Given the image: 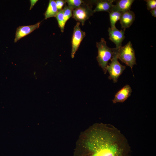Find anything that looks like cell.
<instances>
[{
	"instance_id": "obj_3",
	"label": "cell",
	"mask_w": 156,
	"mask_h": 156,
	"mask_svg": "<svg viewBox=\"0 0 156 156\" xmlns=\"http://www.w3.org/2000/svg\"><path fill=\"white\" fill-rule=\"evenodd\" d=\"M114 50L118 59L132 70L133 66L136 64V63L135 51L131 42L129 41L118 49L114 48Z\"/></svg>"
},
{
	"instance_id": "obj_13",
	"label": "cell",
	"mask_w": 156,
	"mask_h": 156,
	"mask_svg": "<svg viewBox=\"0 0 156 156\" xmlns=\"http://www.w3.org/2000/svg\"><path fill=\"white\" fill-rule=\"evenodd\" d=\"M58 12L55 1L50 0L44 14L45 19H46L49 18L55 17Z\"/></svg>"
},
{
	"instance_id": "obj_8",
	"label": "cell",
	"mask_w": 156,
	"mask_h": 156,
	"mask_svg": "<svg viewBox=\"0 0 156 156\" xmlns=\"http://www.w3.org/2000/svg\"><path fill=\"white\" fill-rule=\"evenodd\" d=\"M40 22L31 25L20 26L16 29L14 42H16L23 37L34 31L39 27Z\"/></svg>"
},
{
	"instance_id": "obj_4",
	"label": "cell",
	"mask_w": 156,
	"mask_h": 156,
	"mask_svg": "<svg viewBox=\"0 0 156 156\" xmlns=\"http://www.w3.org/2000/svg\"><path fill=\"white\" fill-rule=\"evenodd\" d=\"M93 4V1H84L80 7L72 10L73 18L84 25L85 22L94 13L92 10Z\"/></svg>"
},
{
	"instance_id": "obj_9",
	"label": "cell",
	"mask_w": 156,
	"mask_h": 156,
	"mask_svg": "<svg viewBox=\"0 0 156 156\" xmlns=\"http://www.w3.org/2000/svg\"><path fill=\"white\" fill-rule=\"evenodd\" d=\"M135 18L134 13L130 10L122 13L120 19L121 28L124 31L129 28L134 22Z\"/></svg>"
},
{
	"instance_id": "obj_7",
	"label": "cell",
	"mask_w": 156,
	"mask_h": 156,
	"mask_svg": "<svg viewBox=\"0 0 156 156\" xmlns=\"http://www.w3.org/2000/svg\"><path fill=\"white\" fill-rule=\"evenodd\" d=\"M125 31L123 29L119 30L116 27L113 29L108 28L109 39L115 44L116 49L122 46V42L125 38Z\"/></svg>"
},
{
	"instance_id": "obj_18",
	"label": "cell",
	"mask_w": 156,
	"mask_h": 156,
	"mask_svg": "<svg viewBox=\"0 0 156 156\" xmlns=\"http://www.w3.org/2000/svg\"><path fill=\"white\" fill-rule=\"evenodd\" d=\"M146 3L147 9L148 10L156 8V0H144Z\"/></svg>"
},
{
	"instance_id": "obj_10",
	"label": "cell",
	"mask_w": 156,
	"mask_h": 156,
	"mask_svg": "<svg viewBox=\"0 0 156 156\" xmlns=\"http://www.w3.org/2000/svg\"><path fill=\"white\" fill-rule=\"evenodd\" d=\"M132 92L131 87L127 84L116 93L112 101L113 103H116L124 102L130 97Z\"/></svg>"
},
{
	"instance_id": "obj_11",
	"label": "cell",
	"mask_w": 156,
	"mask_h": 156,
	"mask_svg": "<svg viewBox=\"0 0 156 156\" xmlns=\"http://www.w3.org/2000/svg\"><path fill=\"white\" fill-rule=\"evenodd\" d=\"M114 0H99L93 1L96 7L93 10L94 13L99 12H110L114 5Z\"/></svg>"
},
{
	"instance_id": "obj_17",
	"label": "cell",
	"mask_w": 156,
	"mask_h": 156,
	"mask_svg": "<svg viewBox=\"0 0 156 156\" xmlns=\"http://www.w3.org/2000/svg\"><path fill=\"white\" fill-rule=\"evenodd\" d=\"M63 10L64 20L66 23L67 21L73 16L72 10L66 4Z\"/></svg>"
},
{
	"instance_id": "obj_21",
	"label": "cell",
	"mask_w": 156,
	"mask_h": 156,
	"mask_svg": "<svg viewBox=\"0 0 156 156\" xmlns=\"http://www.w3.org/2000/svg\"><path fill=\"white\" fill-rule=\"evenodd\" d=\"M150 12L152 16L155 18L156 17V8L150 10Z\"/></svg>"
},
{
	"instance_id": "obj_15",
	"label": "cell",
	"mask_w": 156,
	"mask_h": 156,
	"mask_svg": "<svg viewBox=\"0 0 156 156\" xmlns=\"http://www.w3.org/2000/svg\"><path fill=\"white\" fill-rule=\"evenodd\" d=\"M55 17L57 19L61 32H63L66 23L64 20L63 9L58 12Z\"/></svg>"
},
{
	"instance_id": "obj_19",
	"label": "cell",
	"mask_w": 156,
	"mask_h": 156,
	"mask_svg": "<svg viewBox=\"0 0 156 156\" xmlns=\"http://www.w3.org/2000/svg\"><path fill=\"white\" fill-rule=\"evenodd\" d=\"M55 1L58 11L62 10L63 6L66 3L65 0H56Z\"/></svg>"
},
{
	"instance_id": "obj_6",
	"label": "cell",
	"mask_w": 156,
	"mask_h": 156,
	"mask_svg": "<svg viewBox=\"0 0 156 156\" xmlns=\"http://www.w3.org/2000/svg\"><path fill=\"white\" fill-rule=\"evenodd\" d=\"M80 23L77 22L75 26L72 38V50L71 57L73 58L76 51L83 38L86 36V33L81 29Z\"/></svg>"
},
{
	"instance_id": "obj_5",
	"label": "cell",
	"mask_w": 156,
	"mask_h": 156,
	"mask_svg": "<svg viewBox=\"0 0 156 156\" xmlns=\"http://www.w3.org/2000/svg\"><path fill=\"white\" fill-rule=\"evenodd\" d=\"M111 63L107 65L106 69L109 76L108 78L113 80L114 83L117 82L120 76L125 69L126 66L121 64L118 61L116 53L114 48V53L111 59Z\"/></svg>"
},
{
	"instance_id": "obj_14",
	"label": "cell",
	"mask_w": 156,
	"mask_h": 156,
	"mask_svg": "<svg viewBox=\"0 0 156 156\" xmlns=\"http://www.w3.org/2000/svg\"><path fill=\"white\" fill-rule=\"evenodd\" d=\"M122 12L117 11H111L109 13L111 28L116 27V22L119 20Z\"/></svg>"
},
{
	"instance_id": "obj_1",
	"label": "cell",
	"mask_w": 156,
	"mask_h": 156,
	"mask_svg": "<svg viewBox=\"0 0 156 156\" xmlns=\"http://www.w3.org/2000/svg\"><path fill=\"white\" fill-rule=\"evenodd\" d=\"M127 140L114 126L96 123L80 134L74 156H130Z\"/></svg>"
},
{
	"instance_id": "obj_20",
	"label": "cell",
	"mask_w": 156,
	"mask_h": 156,
	"mask_svg": "<svg viewBox=\"0 0 156 156\" xmlns=\"http://www.w3.org/2000/svg\"><path fill=\"white\" fill-rule=\"evenodd\" d=\"M38 1L37 0H30V10H31L33 8L35 4L36 3V2Z\"/></svg>"
},
{
	"instance_id": "obj_12",
	"label": "cell",
	"mask_w": 156,
	"mask_h": 156,
	"mask_svg": "<svg viewBox=\"0 0 156 156\" xmlns=\"http://www.w3.org/2000/svg\"><path fill=\"white\" fill-rule=\"evenodd\" d=\"M134 1V0H117L116 1V4L114 5L111 11L123 12L130 10Z\"/></svg>"
},
{
	"instance_id": "obj_2",
	"label": "cell",
	"mask_w": 156,
	"mask_h": 156,
	"mask_svg": "<svg viewBox=\"0 0 156 156\" xmlns=\"http://www.w3.org/2000/svg\"><path fill=\"white\" fill-rule=\"evenodd\" d=\"M96 46L98 50L96 59L99 66L105 74L107 72L106 68L108 62L111 59L114 53V48L108 47L106 41L103 38L101 39L100 42H96Z\"/></svg>"
},
{
	"instance_id": "obj_16",
	"label": "cell",
	"mask_w": 156,
	"mask_h": 156,
	"mask_svg": "<svg viewBox=\"0 0 156 156\" xmlns=\"http://www.w3.org/2000/svg\"><path fill=\"white\" fill-rule=\"evenodd\" d=\"M65 1L68 6L72 10L80 7L84 2L81 0H66Z\"/></svg>"
}]
</instances>
